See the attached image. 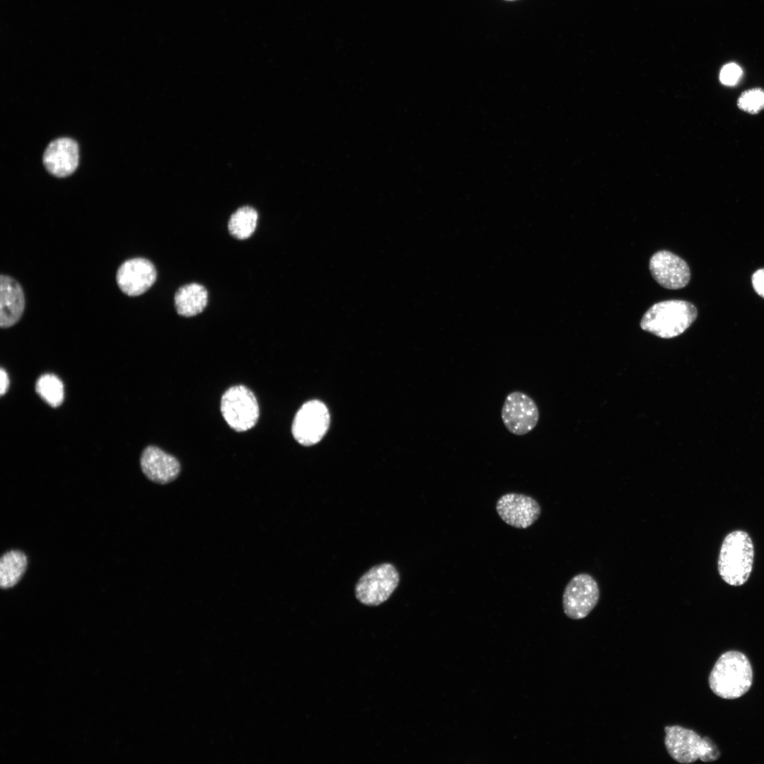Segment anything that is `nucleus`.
Listing matches in <instances>:
<instances>
[{"label": "nucleus", "instance_id": "39448f33", "mask_svg": "<svg viewBox=\"0 0 764 764\" xmlns=\"http://www.w3.org/2000/svg\"><path fill=\"white\" fill-rule=\"evenodd\" d=\"M221 412L228 426L236 432H245L257 423L260 410L253 393L243 385L227 389L221 400Z\"/></svg>", "mask_w": 764, "mask_h": 764}, {"label": "nucleus", "instance_id": "9b49d317", "mask_svg": "<svg viewBox=\"0 0 764 764\" xmlns=\"http://www.w3.org/2000/svg\"><path fill=\"white\" fill-rule=\"evenodd\" d=\"M157 278L156 269L149 260L134 257L123 262L116 273L120 289L129 296H137L148 291Z\"/></svg>", "mask_w": 764, "mask_h": 764}, {"label": "nucleus", "instance_id": "aec40b11", "mask_svg": "<svg viewBox=\"0 0 764 764\" xmlns=\"http://www.w3.org/2000/svg\"><path fill=\"white\" fill-rule=\"evenodd\" d=\"M738 106L751 114L764 110V90L753 88L744 91L738 99Z\"/></svg>", "mask_w": 764, "mask_h": 764}, {"label": "nucleus", "instance_id": "f03ea898", "mask_svg": "<svg viewBox=\"0 0 764 764\" xmlns=\"http://www.w3.org/2000/svg\"><path fill=\"white\" fill-rule=\"evenodd\" d=\"M698 316L696 307L683 300H667L652 305L643 315L641 328L664 339L685 332Z\"/></svg>", "mask_w": 764, "mask_h": 764}, {"label": "nucleus", "instance_id": "f3484780", "mask_svg": "<svg viewBox=\"0 0 764 764\" xmlns=\"http://www.w3.org/2000/svg\"><path fill=\"white\" fill-rule=\"evenodd\" d=\"M27 567L25 555L18 550H11L0 560V586L8 589L18 583Z\"/></svg>", "mask_w": 764, "mask_h": 764}, {"label": "nucleus", "instance_id": "4468645a", "mask_svg": "<svg viewBox=\"0 0 764 764\" xmlns=\"http://www.w3.org/2000/svg\"><path fill=\"white\" fill-rule=\"evenodd\" d=\"M140 465L146 478L158 484L173 481L180 471V463L174 456L154 446L143 451Z\"/></svg>", "mask_w": 764, "mask_h": 764}, {"label": "nucleus", "instance_id": "a211bd4d", "mask_svg": "<svg viewBox=\"0 0 764 764\" xmlns=\"http://www.w3.org/2000/svg\"><path fill=\"white\" fill-rule=\"evenodd\" d=\"M257 218V211L251 207L244 206L238 209L229 219V233L240 240L250 237L256 228Z\"/></svg>", "mask_w": 764, "mask_h": 764}, {"label": "nucleus", "instance_id": "dca6fc26", "mask_svg": "<svg viewBox=\"0 0 764 764\" xmlns=\"http://www.w3.org/2000/svg\"><path fill=\"white\" fill-rule=\"evenodd\" d=\"M178 313L190 317L200 313L208 301L207 289L197 283L185 284L176 291L174 298Z\"/></svg>", "mask_w": 764, "mask_h": 764}, {"label": "nucleus", "instance_id": "ddd939ff", "mask_svg": "<svg viewBox=\"0 0 764 764\" xmlns=\"http://www.w3.org/2000/svg\"><path fill=\"white\" fill-rule=\"evenodd\" d=\"M79 146L70 138H59L52 141L43 155L47 170L57 177H66L74 173L79 164Z\"/></svg>", "mask_w": 764, "mask_h": 764}, {"label": "nucleus", "instance_id": "1a4fd4ad", "mask_svg": "<svg viewBox=\"0 0 764 764\" xmlns=\"http://www.w3.org/2000/svg\"><path fill=\"white\" fill-rule=\"evenodd\" d=\"M501 415L507 430L517 436L532 431L539 419V411L534 400L519 390L513 391L507 396Z\"/></svg>", "mask_w": 764, "mask_h": 764}, {"label": "nucleus", "instance_id": "412c9836", "mask_svg": "<svg viewBox=\"0 0 764 764\" xmlns=\"http://www.w3.org/2000/svg\"><path fill=\"white\" fill-rule=\"evenodd\" d=\"M741 76V68L735 63H729L721 69L719 79L724 85L731 86L736 85L740 81Z\"/></svg>", "mask_w": 764, "mask_h": 764}, {"label": "nucleus", "instance_id": "4be33fe9", "mask_svg": "<svg viewBox=\"0 0 764 764\" xmlns=\"http://www.w3.org/2000/svg\"><path fill=\"white\" fill-rule=\"evenodd\" d=\"M752 284L756 293L764 298V268L755 272L752 276Z\"/></svg>", "mask_w": 764, "mask_h": 764}, {"label": "nucleus", "instance_id": "423d86ee", "mask_svg": "<svg viewBox=\"0 0 764 764\" xmlns=\"http://www.w3.org/2000/svg\"><path fill=\"white\" fill-rule=\"evenodd\" d=\"M399 574L395 567L383 563L371 568L358 581L355 594L363 604L378 606L385 602L399 583Z\"/></svg>", "mask_w": 764, "mask_h": 764}, {"label": "nucleus", "instance_id": "5701e85b", "mask_svg": "<svg viewBox=\"0 0 764 764\" xmlns=\"http://www.w3.org/2000/svg\"><path fill=\"white\" fill-rule=\"evenodd\" d=\"M9 386V378L6 371L1 368L0 371V393L1 395L6 393Z\"/></svg>", "mask_w": 764, "mask_h": 764}, {"label": "nucleus", "instance_id": "2eb2a0df", "mask_svg": "<svg viewBox=\"0 0 764 764\" xmlns=\"http://www.w3.org/2000/svg\"><path fill=\"white\" fill-rule=\"evenodd\" d=\"M25 306L22 286L14 278L0 276V326L8 328L21 318Z\"/></svg>", "mask_w": 764, "mask_h": 764}, {"label": "nucleus", "instance_id": "6ab92c4d", "mask_svg": "<svg viewBox=\"0 0 764 764\" xmlns=\"http://www.w3.org/2000/svg\"><path fill=\"white\" fill-rule=\"evenodd\" d=\"M35 390L37 394L53 407L59 406L63 402V383L54 374L42 375L36 382Z\"/></svg>", "mask_w": 764, "mask_h": 764}, {"label": "nucleus", "instance_id": "0eeeda50", "mask_svg": "<svg viewBox=\"0 0 764 764\" xmlns=\"http://www.w3.org/2000/svg\"><path fill=\"white\" fill-rule=\"evenodd\" d=\"M600 596L594 578L587 573L573 577L566 585L562 595L565 614L573 620L586 617L595 608Z\"/></svg>", "mask_w": 764, "mask_h": 764}, {"label": "nucleus", "instance_id": "6e6552de", "mask_svg": "<svg viewBox=\"0 0 764 764\" xmlns=\"http://www.w3.org/2000/svg\"><path fill=\"white\" fill-rule=\"evenodd\" d=\"M330 424L327 407L319 400L304 403L296 412L291 432L294 439L301 445L311 446L324 436Z\"/></svg>", "mask_w": 764, "mask_h": 764}, {"label": "nucleus", "instance_id": "f257e3e1", "mask_svg": "<svg viewBox=\"0 0 764 764\" xmlns=\"http://www.w3.org/2000/svg\"><path fill=\"white\" fill-rule=\"evenodd\" d=\"M712 691L724 699H736L743 695L753 683V670L747 656L737 651L722 654L709 676Z\"/></svg>", "mask_w": 764, "mask_h": 764}, {"label": "nucleus", "instance_id": "f8f14e48", "mask_svg": "<svg viewBox=\"0 0 764 764\" xmlns=\"http://www.w3.org/2000/svg\"><path fill=\"white\" fill-rule=\"evenodd\" d=\"M649 270L656 282L668 289H682L690 279L686 262L668 250H659L652 256Z\"/></svg>", "mask_w": 764, "mask_h": 764}, {"label": "nucleus", "instance_id": "7ed1b4c3", "mask_svg": "<svg viewBox=\"0 0 764 764\" xmlns=\"http://www.w3.org/2000/svg\"><path fill=\"white\" fill-rule=\"evenodd\" d=\"M754 548L750 536L736 530L723 540L718 558L721 578L730 586H739L748 579L753 569Z\"/></svg>", "mask_w": 764, "mask_h": 764}, {"label": "nucleus", "instance_id": "20e7f679", "mask_svg": "<svg viewBox=\"0 0 764 764\" xmlns=\"http://www.w3.org/2000/svg\"><path fill=\"white\" fill-rule=\"evenodd\" d=\"M664 745L668 755L680 763H692L700 759L713 762L720 757V751L708 737L702 738L695 731L681 726L664 728Z\"/></svg>", "mask_w": 764, "mask_h": 764}, {"label": "nucleus", "instance_id": "9d476101", "mask_svg": "<svg viewBox=\"0 0 764 764\" xmlns=\"http://www.w3.org/2000/svg\"><path fill=\"white\" fill-rule=\"evenodd\" d=\"M495 508L504 523L521 529L532 526L541 514L539 503L532 497L520 493L503 494L497 501Z\"/></svg>", "mask_w": 764, "mask_h": 764}]
</instances>
